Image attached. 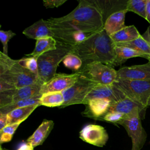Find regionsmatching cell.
Wrapping results in <instances>:
<instances>
[{
  "label": "cell",
  "instance_id": "d6a6232c",
  "mask_svg": "<svg viewBox=\"0 0 150 150\" xmlns=\"http://www.w3.org/2000/svg\"><path fill=\"white\" fill-rule=\"evenodd\" d=\"M8 114L0 113V130L8 125Z\"/></svg>",
  "mask_w": 150,
  "mask_h": 150
},
{
  "label": "cell",
  "instance_id": "ba28073f",
  "mask_svg": "<svg viewBox=\"0 0 150 150\" xmlns=\"http://www.w3.org/2000/svg\"><path fill=\"white\" fill-rule=\"evenodd\" d=\"M96 84H97L80 76L79 79L74 85L62 91L64 103L59 108L82 104L88 92Z\"/></svg>",
  "mask_w": 150,
  "mask_h": 150
},
{
  "label": "cell",
  "instance_id": "4dcf8cb0",
  "mask_svg": "<svg viewBox=\"0 0 150 150\" xmlns=\"http://www.w3.org/2000/svg\"><path fill=\"white\" fill-rule=\"evenodd\" d=\"M15 33L12 30H0V39L3 45V53L8 55V41L15 36Z\"/></svg>",
  "mask_w": 150,
  "mask_h": 150
},
{
  "label": "cell",
  "instance_id": "52a82bcc",
  "mask_svg": "<svg viewBox=\"0 0 150 150\" xmlns=\"http://www.w3.org/2000/svg\"><path fill=\"white\" fill-rule=\"evenodd\" d=\"M141 117L139 112L125 115L118 124L124 127L132 140L131 150H141L144 145L147 134L142 125Z\"/></svg>",
  "mask_w": 150,
  "mask_h": 150
},
{
  "label": "cell",
  "instance_id": "603a6c76",
  "mask_svg": "<svg viewBox=\"0 0 150 150\" xmlns=\"http://www.w3.org/2000/svg\"><path fill=\"white\" fill-rule=\"evenodd\" d=\"M115 46L126 47L142 53L149 57L150 59V45L142 38V35L138 38L130 42L115 43ZM150 62V60L149 61Z\"/></svg>",
  "mask_w": 150,
  "mask_h": 150
},
{
  "label": "cell",
  "instance_id": "4316f807",
  "mask_svg": "<svg viewBox=\"0 0 150 150\" xmlns=\"http://www.w3.org/2000/svg\"><path fill=\"white\" fill-rule=\"evenodd\" d=\"M63 63L65 67L71 69L75 73L77 72L83 66L81 59L74 53L70 52L63 59Z\"/></svg>",
  "mask_w": 150,
  "mask_h": 150
},
{
  "label": "cell",
  "instance_id": "9a60e30c",
  "mask_svg": "<svg viewBox=\"0 0 150 150\" xmlns=\"http://www.w3.org/2000/svg\"><path fill=\"white\" fill-rule=\"evenodd\" d=\"M146 108L147 107L142 105V104L137 103L126 97L124 99L112 104L110 105L108 112H117L125 115L132 114L135 112H139L140 114L141 119H144Z\"/></svg>",
  "mask_w": 150,
  "mask_h": 150
},
{
  "label": "cell",
  "instance_id": "3957f363",
  "mask_svg": "<svg viewBox=\"0 0 150 150\" xmlns=\"http://www.w3.org/2000/svg\"><path fill=\"white\" fill-rule=\"evenodd\" d=\"M0 80L15 88L42 84L37 75L21 66L18 60L12 59L2 52H0Z\"/></svg>",
  "mask_w": 150,
  "mask_h": 150
},
{
  "label": "cell",
  "instance_id": "4fadbf2b",
  "mask_svg": "<svg viewBox=\"0 0 150 150\" xmlns=\"http://www.w3.org/2000/svg\"><path fill=\"white\" fill-rule=\"evenodd\" d=\"M117 80H150V62L120 69L117 70Z\"/></svg>",
  "mask_w": 150,
  "mask_h": 150
},
{
  "label": "cell",
  "instance_id": "6da1fadb",
  "mask_svg": "<svg viewBox=\"0 0 150 150\" xmlns=\"http://www.w3.org/2000/svg\"><path fill=\"white\" fill-rule=\"evenodd\" d=\"M78 2L77 6L67 15L47 19L57 42L73 46L78 33L104 29V12L97 1L80 0Z\"/></svg>",
  "mask_w": 150,
  "mask_h": 150
},
{
  "label": "cell",
  "instance_id": "8d00e7d4",
  "mask_svg": "<svg viewBox=\"0 0 150 150\" xmlns=\"http://www.w3.org/2000/svg\"><path fill=\"white\" fill-rule=\"evenodd\" d=\"M0 150H8V149H5V148H3L2 147V146H0Z\"/></svg>",
  "mask_w": 150,
  "mask_h": 150
},
{
  "label": "cell",
  "instance_id": "8992f818",
  "mask_svg": "<svg viewBox=\"0 0 150 150\" xmlns=\"http://www.w3.org/2000/svg\"><path fill=\"white\" fill-rule=\"evenodd\" d=\"M113 84L132 101L148 107L150 98V80H117Z\"/></svg>",
  "mask_w": 150,
  "mask_h": 150
},
{
  "label": "cell",
  "instance_id": "ffe728a7",
  "mask_svg": "<svg viewBox=\"0 0 150 150\" xmlns=\"http://www.w3.org/2000/svg\"><path fill=\"white\" fill-rule=\"evenodd\" d=\"M57 48V40L52 37H46L36 40L35 47L30 54H25L27 57H39L42 54Z\"/></svg>",
  "mask_w": 150,
  "mask_h": 150
},
{
  "label": "cell",
  "instance_id": "f546056e",
  "mask_svg": "<svg viewBox=\"0 0 150 150\" xmlns=\"http://www.w3.org/2000/svg\"><path fill=\"white\" fill-rule=\"evenodd\" d=\"M125 115L114 111L108 112L103 117L100 118V121H106L107 122H111L115 125H117L124 118Z\"/></svg>",
  "mask_w": 150,
  "mask_h": 150
},
{
  "label": "cell",
  "instance_id": "7a4b0ae2",
  "mask_svg": "<svg viewBox=\"0 0 150 150\" xmlns=\"http://www.w3.org/2000/svg\"><path fill=\"white\" fill-rule=\"evenodd\" d=\"M115 45L104 29L91 35L80 43L71 46V53L79 56L83 65L93 62L114 66Z\"/></svg>",
  "mask_w": 150,
  "mask_h": 150
},
{
  "label": "cell",
  "instance_id": "484cf974",
  "mask_svg": "<svg viewBox=\"0 0 150 150\" xmlns=\"http://www.w3.org/2000/svg\"><path fill=\"white\" fill-rule=\"evenodd\" d=\"M146 0H129L126 2L125 9L139 15L145 19Z\"/></svg>",
  "mask_w": 150,
  "mask_h": 150
},
{
  "label": "cell",
  "instance_id": "9c48e42d",
  "mask_svg": "<svg viewBox=\"0 0 150 150\" xmlns=\"http://www.w3.org/2000/svg\"><path fill=\"white\" fill-rule=\"evenodd\" d=\"M42 86L40 83H36L0 92V108L11 103L30 99L40 95Z\"/></svg>",
  "mask_w": 150,
  "mask_h": 150
},
{
  "label": "cell",
  "instance_id": "30bf717a",
  "mask_svg": "<svg viewBox=\"0 0 150 150\" xmlns=\"http://www.w3.org/2000/svg\"><path fill=\"white\" fill-rule=\"evenodd\" d=\"M78 72L68 74L56 73L49 81L42 84L40 94L50 92H62L74 85L79 79Z\"/></svg>",
  "mask_w": 150,
  "mask_h": 150
},
{
  "label": "cell",
  "instance_id": "d4e9b609",
  "mask_svg": "<svg viewBox=\"0 0 150 150\" xmlns=\"http://www.w3.org/2000/svg\"><path fill=\"white\" fill-rule=\"evenodd\" d=\"M41 96H42V94L30 99L19 101L18 102L11 103L6 105H5L4 107H2L0 108V113L8 114L9 112L13 111V110H15L18 108H21V107L33 105H37V104H39L40 105V98Z\"/></svg>",
  "mask_w": 150,
  "mask_h": 150
},
{
  "label": "cell",
  "instance_id": "ac0fdd59",
  "mask_svg": "<svg viewBox=\"0 0 150 150\" xmlns=\"http://www.w3.org/2000/svg\"><path fill=\"white\" fill-rule=\"evenodd\" d=\"M53 126L54 122L52 120H44L33 134L27 139L26 142L33 148L42 145L52 131Z\"/></svg>",
  "mask_w": 150,
  "mask_h": 150
},
{
  "label": "cell",
  "instance_id": "5b68a950",
  "mask_svg": "<svg viewBox=\"0 0 150 150\" xmlns=\"http://www.w3.org/2000/svg\"><path fill=\"white\" fill-rule=\"evenodd\" d=\"M77 72L80 77L97 84H112L117 80V71L113 67L98 62L83 65Z\"/></svg>",
  "mask_w": 150,
  "mask_h": 150
},
{
  "label": "cell",
  "instance_id": "d6986e66",
  "mask_svg": "<svg viewBox=\"0 0 150 150\" xmlns=\"http://www.w3.org/2000/svg\"><path fill=\"white\" fill-rule=\"evenodd\" d=\"M141 35L134 25L126 26L120 30L110 35V38L115 43L130 42L135 40Z\"/></svg>",
  "mask_w": 150,
  "mask_h": 150
},
{
  "label": "cell",
  "instance_id": "74e56055",
  "mask_svg": "<svg viewBox=\"0 0 150 150\" xmlns=\"http://www.w3.org/2000/svg\"><path fill=\"white\" fill-rule=\"evenodd\" d=\"M149 105H150V98H149L148 103V106H149Z\"/></svg>",
  "mask_w": 150,
  "mask_h": 150
},
{
  "label": "cell",
  "instance_id": "cb8c5ba5",
  "mask_svg": "<svg viewBox=\"0 0 150 150\" xmlns=\"http://www.w3.org/2000/svg\"><path fill=\"white\" fill-rule=\"evenodd\" d=\"M64 103L62 92H50L42 94L40 98V105L48 107H60Z\"/></svg>",
  "mask_w": 150,
  "mask_h": 150
},
{
  "label": "cell",
  "instance_id": "83f0119b",
  "mask_svg": "<svg viewBox=\"0 0 150 150\" xmlns=\"http://www.w3.org/2000/svg\"><path fill=\"white\" fill-rule=\"evenodd\" d=\"M21 122H17L6 125L0 130V143L1 144L8 142L11 141L13 134Z\"/></svg>",
  "mask_w": 150,
  "mask_h": 150
},
{
  "label": "cell",
  "instance_id": "d590c367",
  "mask_svg": "<svg viewBox=\"0 0 150 150\" xmlns=\"http://www.w3.org/2000/svg\"><path fill=\"white\" fill-rule=\"evenodd\" d=\"M142 36L150 45V26L147 28L146 31L142 35Z\"/></svg>",
  "mask_w": 150,
  "mask_h": 150
},
{
  "label": "cell",
  "instance_id": "7402d4cb",
  "mask_svg": "<svg viewBox=\"0 0 150 150\" xmlns=\"http://www.w3.org/2000/svg\"><path fill=\"white\" fill-rule=\"evenodd\" d=\"M40 106L39 104L29 105L18 108L9 112L8 114V125L17 122H22L33 112V111Z\"/></svg>",
  "mask_w": 150,
  "mask_h": 150
},
{
  "label": "cell",
  "instance_id": "5bb4252c",
  "mask_svg": "<svg viewBox=\"0 0 150 150\" xmlns=\"http://www.w3.org/2000/svg\"><path fill=\"white\" fill-rule=\"evenodd\" d=\"M112 102L105 98H93L90 100L86 104L85 110L81 112L84 117L96 120H100L109 110Z\"/></svg>",
  "mask_w": 150,
  "mask_h": 150
},
{
  "label": "cell",
  "instance_id": "7c38bea8",
  "mask_svg": "<svg viewBox=\"0 0 150 150\" xmlns=\"http://www.w3.org/2000/svg\"><path fill=\"white\" fill-rule=\"evenodd\" d=\"M79 137L83 141L98 147H103L108 139L105 128L99 125L88 124L79 132Z\"/></svg>",
  "mask_w": 150,
  "mask_h": 150
},
{
  "label": "cell",
  "instance_id": "277c9868",
  "mask_svg": "<svg viewBox=\"0 0 150 150\" xmlns=\"http://www.w3.org/2000/svg\"><path fill=\"white\" fill-rule=\"evenodd\" d=\"M71 46L57 41V48L48 51L38 59V78L43 84L49 81L56 74L59 63L71 52Z\"/></svg>",
  "mask_w": 150,
  "mask_h": 150
},
{
  "label": "cell",
  "instance_id": "e575fe53",
  "mask_svg": "<svg viewBox=\"0 0 150 150\" xmlns=\"http://www.w3.org/2000/svg\"><path fill=\"white\" fill-rule=\"evenodd\" d=\"M17 150H34V148L26 142L22 144Z\"/></svg>",
  "mask_w": 150,
  "mask_h": 150
},
{
  "label": "cell",
  "instance_id": "8fae6325",
  "mask_svg": "<svg viewBox=\"0 0 150 150\" xmlns=\"http://www.w3.org/2000/svg\"><path fill=\"white\" fill-rule=\"evenodd\" d=\"M126 97L125 94L113 84L108 85L97 84L88 92L82 104L86 105L90 100L93 98L108 99L113 104Z\"/></svg>",
  "mask_w": 150,
  "mask_h": 150
},
{
  "label": "cell",
  "instance_id": "44dd1931",
  "mask_svg": "<svg viewBox=\"0 0 150 150\" xmlns=\"http://www.w3.org/2000/svg\"><path fill=\"white\" fill-rule=\"evenodd\" d=\"M115 52L116 54V58L114 66H120L125 62L127 59L132 57H140L148 59L149 61L150 60L149 57L146 55L131 48L115 46Z\"/></svg>",
  "mask_w": 150,
  "mask_h": 150
},
{
  "label": "cell",
  "instance_id": "836d02e7",
  "mask_svg": "<svg viewBox=\"0 0 150 150\" xmlns=\"http://www.w3.org/2000/svg\"><path fill=\"white\" fill-rule=\"evenodd\" d=\"M145 19L150 23V0H146Z\"/></svg>",
  "mask_w": 150,
  "mask_h": 150
},
{
  "label": "cell",
  "instance_id": "1f68e13d",
  "mask_svg": "<svg viewBox=\"0 0 150 150\" xmlns=\"http://www.w3.org/2000/svg\"><path fill=\"white\" fill-rule=\"evenodd\" d=\"M66 2V0H45L43 1V5L46 8L59 7Z\"/></svg>",
  "mask_w": 150,
  "mask_h": 150
},
{
  "label": "cell",
  "instance_id": "2e32d148",
  "mask_svg": "<svg viewBox=\"0 0 150 150\" xmlns=\"http://www.w3.org/2000/svg\"><path fill=\"white\" fill-rule=\"evenodd\" d=\"M22 33L28 38L36 40L46 37L54 38V33L52 30L50 22L48 20L43 19H40L26 28Z\"/></svg>",
  "mask_w": 150,
  "mask_h": 150
},
{
  "label": "cell",
  "instance_id": "f1b7e54d",
  "mask_svg": "<svg viewBox=\"0 0 150 150\" xmlns=\"http://www.w3.org/2000/svg\"><path fill=\"white\" fill-rule=\"evenodd\" d=\"M37 57H26L18 60L19 64L38 76V64Z\"/></svg>",
  "mask_w": 150,
  "mask_h": 150
},
{
  "label": "cell",
  "instance_id": "e0dca14e",
  "mask_svg": "<svg viewBox=\"0 0 150 150\" xmlns=\"http://www.w3.org/2000/svg\"><path fill=\"white\" fill-rule=\"evenodd\" d=\"M127 12V9H124L115 11L108 16L104 22V29L109 36L126 26L125 18Z\"/></svg>",
  "mask_w": 150,
  "mask_h": 150
}]
</instances>
